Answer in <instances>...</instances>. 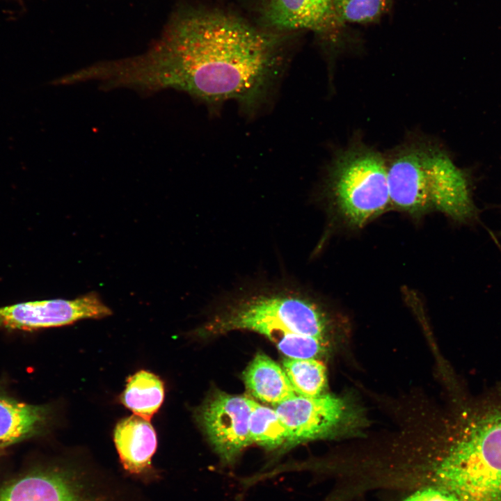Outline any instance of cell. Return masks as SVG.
I'll use <instances>...</instances> for the list:
<instances>
[{"label":"cell","mask_w":501,"mask_h":501,"mask_svg":"<svg viewBox=\"0 0 501 501\" xmlns=\"http://www.w3.org/2000/svg\"><path fill=\"white\" fill-rule=\"evenodd\" d=\"M284 69L272 39L238 18L201 13L179 18L145 54L107 62L102 78L107 88L182 91L211 109L232 101L251 116L271 100Z\"/></svg>","instance_id":"6da1fadb"},{"label":"cell","mask_w":501,"mask_h":501,"mask_svg":"<svg viewBox=\"0 0 501 501\" xmlns=\"http://www.w3.org/2000/svg\"><path fill=\"white\" fill-rule=\"evenodd\" d=\"M442 446L418 456L415 478L461 501H501V397L473 399Z\"/></svg>","instance_id":"7a4b0ae2"},{"label":"cell","mask_w":501,"mask_h":501,"mask_svg":"<svg viewBox=\"0 0 501 501\" xmlns=\"http://www.w3.org/2000/svg\"><path fill=\"white\" fill-rule=\"evenodd\" d=\"M385 159L391 207L413 216L435 210L460 223L477 216L470 173L439 144L411 140Z\"/></svg>","instance_id":"3957f363"},{"label":"cell","mask_w":501,"mask_h":501,"mask_svg":"<svg viewBox=\"0 0 501 501\" xmlns=\"http://www.w3.org/2000/svg\"><path fill=\"white\" fill-rule=\"evenodd\" d=\"M329 328V317L317 301L302 292L283 289L250 293L232 299L202 330L205 335L248 330L273 342L290 333L325 339Z\"/></svg>","instance_id":"277c9868"},{"label":"cell","mask_w":501,"mask_h":501,"mask_svg":"<svg viewBox=\"0 0 501 501\" xmlns=\"http://www.w3.org/2000/svg\"><path fill=\"white\" fill-rule=\"evenodd\" d=\"M327 189L342 220L363 227L391 207L385 157L363 143L349 145L331 162Z\"/></svg>","instance_id":"5b68a950"},{"label":"cell","mask_w":501,"mask_h":501,"mask_svg":"<svg viewBox=\"0 0 501 501\" xmlns=\"http://www.w3.org/2000/svg\"><path fill=\"white\" fill-rule=\"evenodd\" d=\"M0 501H118L91 466L61 462L35 468L0 484Z\"/></svg>","instance_id":"8992f818"},{"label":"cell","mask_w":501,"mask_h":501,"mask_svg":"<svg viewBox=\"0 0 501 501\" xmlns=\"http://www.w3.org/2000/svg\"><path fill=\"white\" fill-rule=\"evenodd\" d=\"M287 428L292 447L304 442L351 436L363 424L362 412L345 397L301 395L275 407Z\"/></svg>","instance_id":"52a82bcc"},{"label":"cell","mask_w":501,"mask_h":501,"mask_svg":"<svg viewBox=\"0 0 501 501\" xmlns=\"http://www.w3.org/2000/svg\"><path fill=\"white\" fill-rule=\"evenodd\" d=\"M252 399L222 391L212 392L196 411V419L225 466H232L252 445L248 424Z\"/></svg>","instance_id":"ba28073f"},{"label":"cell","mask_w":501,"mask_h":501,"mask_svg":"<svg viewBox=\"0 0 501 501\" xmlns=\"http://www.w3.org/2000/svg\"><path fill=\"white\" fill-rule=\"evenodd\" d=\"M111 309L95 292L74 299L30 301L0 308V328L35 330L68 325L84 319L111 315Z\"/></svg>","instance_id":"9c48e42d"},{"label":"cell","mask_w":501,"mask_h":501,"mask_svg":"<svg viewBox=\"0 0 501 501\" xmlns=\"http://www.w3.org/2000/svg\"><path fill=\"white\" fill-rule=\"evenodd\" d=\"M113 436L120 465L129 476L144 483L159 479L152 465L157 436L150 420L137 415L123 418L116 424Z\"/></svg>","instance_id":"30bf717a"},{"label":"cell","mask_w":501,"mask_h":501,"mask_svg":"<svg viewBox=\"0 0 501 501\" xmlns=\"http://www.w3.org/2000/svg\"><path fill=\"white\" fill-rule=\"evenodd\" d=\"M268 21L282 29H308L326 33L337 28L332 0H265Z\"/></svg>","instance_id":"8fae6325"},{"label":"cell","mask_w":501,"mask_h":501,"mask_svg":"<svg viewBox=\"0 0 501 501\" xmlns=\"http://www.w3.org/2000/svg\"><path fill=\"white\" fill-rule=\"evenodd\" d=\"M49 413L47 406L19 402L0 392V447L40 434Z\"/></svg>","instance_id":"7c38bea8"},{"label":"cell","mask_w":501,"mask_h":501,"mask_svg":"<svg viewBox=\"0 0 501 501\" xmlns=\"http://www.w3.org/2000/svg\"><path fill=\"white\" fill-rule=\"evenodd\" d=\"M243 379L252 395L275 406L298 395L283 368L262 353L251 360L243 373Z\"/></svg>","instance_id":"4fadbf2b"},{"label":"cell","mask_w":501,"mask_h":501,"mask_svg":"<svg viewBox=\"0 0 501 501\" xmlns=\"http://www.w3.org/2000/svg\"><path fill=\"white\" fill-rule=\"evenodd\" d=\"M164 385L154 374L140 370L129 376L120 401L136 415L150 420L164 399Z\"/></svg>","instance_id":"5bb4252c"},{"label":"cell","mask_w":501,"mask_h":501,"mask_svg":"<svg viewBox=\"0 0 501 501\" xmlns=\"http://www.w3.org/2000/svg\"><path fill=\"white\" fill-rule=\"evenodd\" d=\"M248 431L251 444L255 443L268 451L292 447L289 431L275 408L263 406L253 399Z\"/></svg>","instance_id":"9a60e30c"},{"label":"cell","mask_w":501,"mask_h":501,"mask_svg":"<svg viewBox=\"0 0 501 501\" xmlns=\"http://www.w3.org/2000/svg\"><path fill=\"white\" fill-rule=\"evenodd\" d=\"M283 365L298 395L315 397L326 394V369L317 358H286Z\"/></svg>","instance_id":"2e32d148"},{"label":"cell","mask_w":501,"mask_h":501,"mask_svg":"<svg viewBox=\"0 0 501 501\" xmlns=\"http://www.w3.org/2000/svg\"><path fill=\"white\" fill-rule=\"evenodd\" d=\"M341 22L369 23L379 19L392 0H332Z\"/></svg>","instance_id":"e0dca14e"},{"label":"cell","mask_w":501,"mask_h":501,"mask_svg":"<svg viewBox=\"0 0 501 501\" xmlns=\"http://www.w3.org/2000/svg\"><path fill=\"white\" fill-rule=\"evenodd\" d=\"M324 340L290 333L281 336L274 344L287 358H317L326 351Z\"/></svg>","instance_id":"ac0fdd59"},{"label":"cell","mask_w":501,"mask_h":501,"mask_svg":"<svg viewBox=\"0 0 501 501\" xmlns=\"http://www.w3.org/2000/svg\"><path fill=\"white\" fill-rule=\"evenodd\" d=\"M401 501H461L453 494L435 487H424L409 493Z\"/></svg>","instance_id":"d6986e66"},{"label":"cell","mask_w":501,"mask_h":501,"mask_svg":"<svg viewBox=\"0 0 501 501\" xmlns=\"http://www.w3.org/2000/svg\"><path fill=\"white\" fill-rule=\"evenodd\" d=\"M500 235H501V232H500Z\"/></svg>","instance_id":"ffe728a7"}]
</instances>
